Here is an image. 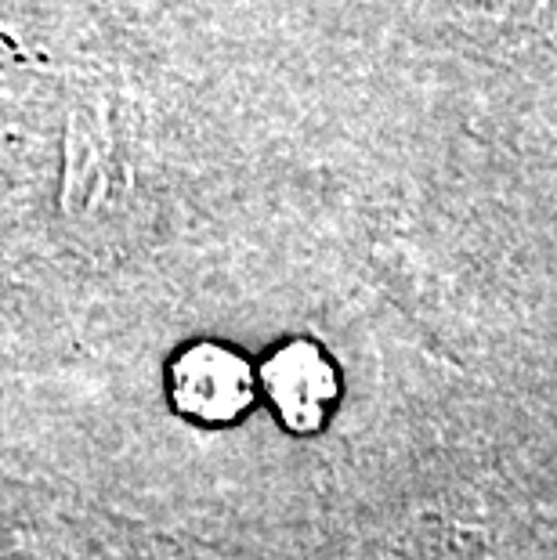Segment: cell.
Segmentation results:
<instances>
[{"mask_svg":"<svg viewBox=\"0 0 557 560\" xmlns=\"http://www.w3.org/2000/svg\"><path fill=\"white\" fill-rule=\"evenodd\" d=\"M478 11L503 40L536 44L557 33V0H478Z\"/></svg>","mask_w":557,"mask_h":560,"instance_id":"obj_3","label":"cell"},{"mask_svg":"<svg viewBox=\"0 0 557 560\" xmlns=\"http://www.w3.org/2000/svg\"><path fill=\"white\" fill-rule=\"evenodd\" d=\"M271 390L287 412L290 423L307 427L315 423V416L323 412V398L329 395V373L326 365L318 362L315 351L298 348V351H287L279 354V362L271 365Z\"/></svg>","mask_w":557,"mask_h":560,"instance_id":"obj_2","label":"cell"},{"mask_svg":"<svg viewBox=\"0 0 557 560\" xmlns=\"http://www.w3.org/2000/svg\"><path fill=\"white\" fill-rule=\"evenodd\" d=\"M177 401L185 412L207 416V420H224L235 416L251 401V376L240 359L218 348H199L177 362L174 373Z\"/></svg>","mask_w":557,"mask_h":560,"instance_id":"obj_1","label":"cell"}]
</instances>
